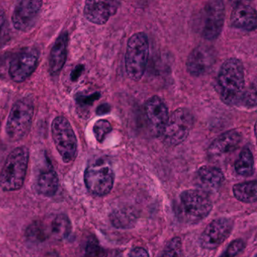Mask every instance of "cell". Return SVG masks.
Segmentation results:
<instances>
[{
  "instance_id": "6da1fadb",
  "label": "cell",
  "mask_w": 257,
  "mask_h": 257,
  "mask_svg": "<svg viewBox=\"0 0 257 257\" xmlns=\"http://www.w3.org/2000/svg\"><path fill=\"white\" fill-rule=\"evenodd\" d=\"M221 99L225 104L239 106L244 93V69L237 58H229L222 64L218 75Z\"/></svg>"
},
{
  "instance_id": "7a4b0ae2",
  "label": "cell",
  "mask_w": 257,
  "mask_h": 257,
  "mask_svg": "<svg viewBox=\"0 0 257 257\" xmlns=\"http://www.w3.org/2000/svg\"><path fill=\"white\" fill-rule=\"evenodd\" d=\"M213 209L211 200L205 192L196 189L183 191L175 206L176 215L186 225H195L205 219Z\"/></svg>"
},
{
  "instance_id": "3957f363",
  "label": "cell",
  "mask_w": 257,
  "mask_h": 257,
  "mask_svg": "<svg viewBox=\"0 0 257 257\" xmlns=\"http://www.w3.org/2000/svg\"><path fill=\"white\" fill-rule=\"evenodd\" d=\"M29 162V150L17 147L11 152L0 174V186L6 191L21 189L25 183Z\"/></svg>"
},
{
  "instance_id": "277c9868",
  "label": "cell",
  "mask_w": 257,
  "mask_h": 257,
  "mask_svg": "<svg viewBox=\"0 0 257 257\" xmlns=\"http://www.w3.org/2000/svg\"><path fill=\"white\" fill-rule=\"evenodd\" d=\"M149 40L144 33L134 34L128 40L125 53V70L127 76L134 81L141 80L148 63Z\"/></svg>"
},
{
  "instance_id": "5b68a950",
  "label": "cell",
  "mask_w": 257,
  "mask_h": 257,
  "mask_svg": "<svg viewBox=\"0 0 257 257\" xmlns=\"http://www.w3.org/2000/svg\"><path fill=\"white\" fill-rule=\"evenodd\" d=\"M34 114V106L31 99L24 97L13 105L6 127L10 140L16 142L28 135L32 125Z\"/></svg>"
},
{
  "instance_id": "8992f818",
  "label": "cell",
  "mask_w": 257,
  "mask_h": 257,
  "mask_svg": "<svg viewBox=\"0 0 257 257\" xmlns=\"http://www.w3.org/2000/svg\"><path fill=\"white\" fill-rule=\"evenodd\" d=\"M225 21V7L220 0L209 1L200 12L198 30L203 38L212 41L222 33Z\"/></svg>"
},
{
  "instance_id": "52a82bcc",
  "label": "cell",
  "mask_w": 257,
  "mask_h": 257,
  "mask_svg": "<svg viewBox=\"0 0 257 257\" xmlns=\"http://www.w3.org/2000/svg\"><path fill=\"white\" fill-rule=\"evenodd\" d=\"M54 143L64 163H70L77 156L78 142L70 121L64 116H58L52 124Z\"/></svg>"
},
{
  "instance_id": "ba28073f",
  "label": "cell",
  "mask_w": 257,
  "mask_h": 257,
  "mask_svg": "<svg viewBox=\"0 0 257 257\" xmlns=\"http://www.w3.org/2000/svg\"><path fill=\"white\" fill-rule=\"evenodd\" d=\"M85 183L90 192L98 196L106 195L113 187L115 174L109 162L99 159L85 171Z\"/></svg>"
},
{
  "instance_id": "9c48e42d",
  "label": "cell",
  "mask_w": 257,
  "mask_h": 257,
  "mask_svg": "<svg viewBox=\"0 0 257 257\" xmlns=\"http://www.w3.org/2000/svg\"><path fill=\"white\" fill-rule=\"evenodd\" d=\"M194 124V117L187 109H176L168 117L162 136L164 142L171 147L180 145L186 141Z\"/></svg>"
},
{
  "instance_id": "30bf717a",
  "label": "cell",
  "mask_w": 257,
  "mask_h": 257,
  "mask_svg": "<svg viewBox=\"0 0 257 257\" xmlns=\"http://www.w3.org/2000/svg\"><path fill=\"white\" fill-rule=\"evenodd\" d=\"M39 52L34 48H25L18 52L11 61L9 74L12 80L20 83L33 74L38 64Z\"/></svg>"
},
{
  "instance_id": "8fae6325",
  "label": "cell",
  "mask_w": 257,
  "mask_h": 257,
  "mask_svg": "<svg viewBox=\"0 0 257 257\" xmlns=\"http://www.w3.org/2000/svg\"><path fill=\"white\" fill-rule=\"evenodd\" d=\"M233 221L226 217L213 219L207 225L200 237V244L205 249H216L231 234Z\"/></svg>"
},
{
  "instance_id": "7c38bea8",
  "label": "cell",
  "mask_w": 257,
  "mask_h": 257,
  "mask_svg": "<svg viewBox=\"0 0 257 257\" xmlns=\"http://www.w3.org/2000/svg\"><path fill=\"white\" fill-rule=\"evenodd\" d=\"M215 49L207 45H200L193 49L186 62L189 74L195 77L204 76L211 71L216 63Z\"/></svg>"
},
{
  "instance_id": "4fadbf2b",
  "label": "cell",
  "mask_w": 257,
  "mask_h": 257,
  "mask_svg": "<svg viewBox=\"0 0 257 257\" xmlns=\"http://www.w3.org/2000/svg\"><path fill=\"white\" fill-rule=\"evenodd\" d=\"M43 2L38 0H23L16 4L12 22L18 31H28L37 22Z\"/></svg>"
},
{
  "instance_id": "5bb4252c",
  "label": "cell",
  "mask_w": 257,
  "mask_h": 257,
  "mask_svg": "<svg viewBox=\"0 0 257 257\" xmlns=\"http://www.w3.org/2000/svg\"><path fill=\"white\" fill-rule=\"evenodd\" d=\"M145 113L152 135L154 137L162 136L169 117L165 102L159 96H153L146 102Z\"/></svg>"
},
{
  "instance_id": "9a60e30c",
  "label": "cell",
  "mask_w": 257,
  "mask_h": 257,
  "mask_svg": "<svg viewBox=\"0 0 257 257\" xmlns=\"http://www.w3.org/2000/svg\"><path fill=\"white\" fill-rule=\"evenodd\" d=\"M35 186L37 192L44 196H52L58 190V174L46 156H43L41 164L37 168Z\"/></svg>"
},
{
  "instance_id": "2e32d148",
  "label": "cell",
  "mask_w": 257,
  "mask_h": 257,
  "mask_svg": "<svg viewBox=\"0 0 257 257\" xmlns=\"http://www.w3.org/2000/svg\"><path fill=\"white\" fill-rule=\"evenodd\" d=\"M118 8V3L115 1H86L84 16L91 23L104 25L116 13Z\"/></svg>"
},
{
  "instance_id": "e0dca14e",
  "label": "cell",
  "mask_w": 257,
  "mask_h": 257,
  "mask_svg": "<svg viewBox=\"0 0 257 257\" xmlns=\"http://www.w3.org/2000/svg\"><path fill=\"white\" fill-rule=\"evenodd\" d=\"M196 183L201 191L214 192L220 189L225 181L223 173L219 168L213 166H202L196 174Z\"/></svg>"
},
{
  "instance_id": "ac0fdd59",
  "label": "cell",
  "mask_w": 257,
  "mask_h": 257,
  "mask_svg": "<svg viewBox=\"0 0 257 257\" xmlns=\"http://www.w3.org/2000/svg\"><path fill=\"white\" fill-rule=\"evenodd\" d=\"M242 135L235 130L228 131L219 135L210 144L208 154L210 157L216 158L234 151L241 142Z\"/></svg>"
},
{
  "instance_id": "d6986e66",
  "label": "cell",
  "mask_w": 257,
  "mask_h": 257,
  "mask_svg": "<svg viewBox=\"0 0 257 257\" xmlns=\"http://www.w3.org/2000/svg\"><path fill=\"white\" fill-rule=\"evenodd\" d=\"M256 13L252 7L238 4L231 13V24L237 29L253 31L256 28Z\"/></svg>"
},
{
  "instance_id": "ffe728a7",
  "label": "cell",
  "mask_w": 257,
  "mask_h": 257,
  "mask_svg": "<svg viewBox=\"0 0 257 257\" xmlns=\"http://www.w3.org/2000/svg\"><path fill=\"white\" fill-rule=\"evenodd\" d=\"M68 46V33L64 32L57 39L49 55V71L56 75L62 70L66 62Z\"/></svg>"
},
{
  "instance_id": "44dd1931",
  "label": "cell",
  "mask_w": 257,
  "mask_h": 257,
  "mask_svg": "<svg viewBox=\"0 0 257 257\" xmlns=\"http://www.w3.org/2000/svg\"><path fill=\"white\" fill-rule=\"evenodd\" d=\"M45 226L48 237H52L55 240H63L71 232V222L64 214L56 215L49 223H45Z\"/></svg>"
},
{
  "instance_id": "7402d4cb",
  "label": "cell",
  "mask_w": 257,
  "mask_h": 257,
  "mask_svg": "<svg viewBox=\"0 0 257 257\" xmlns=\"http://www.w3.org/2000/svg\"><path fill=\"white\" fill-rule=\"evenodd\" d=\"M234 197L238 201L244 203H254L256 201V181L243 182L237 183L232 187Z\"/></svg>"
},
{
  "instance_id": "603a6c76",
  "label": "cell",
  "mask_w": 257,
  "mask_h": 257,
  "mask_svg": "<svg viewBox=\"0 0 257 257\" xmlns=\"http://www.w3.org/2000/svg\"><path fill=\"white\" fill-rule=\"evenodd\" d=\"M234 169L242 177H250L254 173V159L249 149L244 148L240 152L234 164Z\"/></svg>"
},
{
  "instance_id": "cb8c5ba5",
  "label": "cell",
  "mask_w": 257,
  "mask_h": 257,
  "mask_svg": "<svg viewBox=\"0 0 257 257\" xmlns=\"http://www.w3.org/2000/svg\"><path fill=\"white\" fill-rule=\"evenodd\" d=\"M135 219L136 216L130 209H118L111 214V222L117 228H130L135 223Z\"/></svg>"
},
{
  "instance_id": "d4e9b609",
  "label": "cell",
  "mask_w": 257,
  "mask_h": 257,
  "mask_svg": "<svg viewBox=\"0 0 257 257\" xmlns=\"http://www.w3.org/2000/svg\"><path fill=\"white\" fill-rule=\"evenodd\" d=\"M183 245L180 237L171 239L165 245L161 257H182Z\"/></svg>"
},
{
  "instance_id": "484cf974",
  "label": "cell",
  "mask_w": 257,
  "mask_h": 257,
  "mask_svg": "<svg viewBox=\"0 0 257 257\" xmlns=\"http://www.w3.org/2000/svg\"><path fill=\"white\" fill-rule=\"evenodd\" d=\"M106 249L99 243L95 237H91L87 241L84 257H106Z\"/></svg>"
},
{
  "instance_id": "4316f807",
  "label": "cell",
  "mask_w": 257,
  "mask_h": 257,
  "mask_svg": "<svg viewBox=\"0 0 257 257\" xmlns=\"http://www.w3.org/2000/svg\"><path fill=\"white\" fill-rule=\"evenodd\" d=\"M112 127L107 120L100 119L96 121L93 127L94 137L98 142L102 143L108 135L112 132Z\"/></svg>"
},
{
  "instance_id": "83f0119b",
  "label": "cell",
  "mask_w": 257,
  "mask_h": 257,
  "mask_svg": "<svg viewBox=\"0 0 257 257\" xmlns=\"http://www.w3.org/2000/svg\"><path fill=\"white\" fill-rule=\"evenodd\" d=\"M245 248V243L242 239L232 240L227 246L226 249L219 257H235Z\"/></svg>"
},
{
  "instance_id": "f1b7e54d",
  "label": "cell",
  "mask_w": 257,
  "mask_h": 257,
  "mask_svg": "<svg viewBox=\"0 0 257 257\" xmlns=\"http://www.w3.org/2000/svg\"><path fill=\"white\" fill-rule=\"evenodd\" d=\"M240 105H243V106H246V107H255L256 105L255 85H253V87L250 89L244 91Z\"/></svg>"
},
{
  "instance_id": "f546056e",
  "label": "cell",
  "mask_w": 257,
  "mask_h": 257,
  "mask_svg": "<svg viewBox=\"0 0 257 257\" xmlns=\"http://www.w3.org/2000/svg\"><path fill=\"white\" fill-rule=\"evenodd\" d=\"M8 24L7 22L5 14L0 10V46H2L7 40L8 37Z\"/></svg>"
},
{
  "instance_id": "4dcf8cb0",
  "label": "cell",
  "mask_w": 257,
  "mask_h": 257,
  "mask_svg": "<svg viewBox=\"0 0 257 257\" xmlns=\"http://www.w3.org/2000/svg\"><path fill=\"white\" fill-rule=\"evenodd\" d=\"M100 97L99 93H94L89 96H80L77 98V103L82 106H90L93 102L97 100Z\"/></svg>"
},
{
  "instance_id": "1f68e13d",
  "label": "cell",
  "mask_w": 257,
  "mask_h": 257,
  "mask_svg": "<svg viewBox=\"0 0 257 257\" xmlns=\"http://www.w3.org/2000/svg\"><path fill=\"white\" fill-rule=\"evenodd\" d=\"M129 257H150L147 249L141 246H137L131 250Z\"/></svg>"
},
{
  "instance_id": "d6a6232c",
  "label": "cell",
  "mask_w": 257,
  "mask_h": 257,
  "mask_svg": "<svg viewBox=\"0 0 257 257\" xmlns=\"http://www.w3.org/2000/svg\"><path fill=\"white\" fill-rule=\"evenodd\" d=\"M110 106L108 103H103V104H101L97 107L96 112H97V115H101L103 114L108 113V112H110Z\"/></svg>"
},
{
  "instance_id": "836d02e7",
  "label": "cell",
  "mask_w": 257,
  "mask_h": 257,
  "mask_svg": "<svg viewBox=\"0 0 257 257\" xmlns=\"http://www.w3.org/2000/svg\"><path fill=\"white\" fill-rule=\"evenodd\" d=\"M84 67L83 66L79 65L74 69L73 72L71 73V79L73 81L76 80L80 76V75L82 74V72H83Z\"/></svg>"
}]
</instances>
